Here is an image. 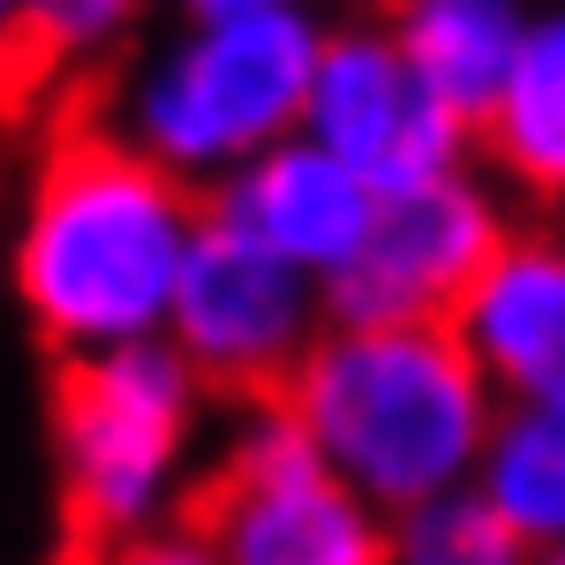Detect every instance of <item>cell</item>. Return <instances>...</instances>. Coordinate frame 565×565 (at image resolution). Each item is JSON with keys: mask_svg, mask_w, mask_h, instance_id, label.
<instances>
[{"mask_svg": "<svg viewBox=\"0 0 565 565\" xmlns=\"http://www.w3.org/2000/svg\"><path fill=\"white\" fill-rule=\"evenodd\" d=\"M196 226V189L159 174L114 129L53 136L15 218L23 317L61 362L167 340L174 279Z\"/></svg>", "mask_w": 565, "mask_h": 565, "instance_id": "cell-1", "label": "cell"}, {"mask_svg": "<svg viewBox=\"0 0 565 565\" xmlns=\"http://www.w3.org/2000/svg\"><path fill=\"white\" fill-rule=\"evenodd\" d=\"M279 407L385 521L468 490L498 423V392L482 385L452 324H324Z\"/></svg>", "mask_w": 565, "mask_h": 565, "instance_id": "cell-2", "label": "cell"}, {"mask_svg": "<svg viewBox=\"0 0 565 565\" xmlns=\"http://www.w3.org/2000/svg\"><path fill=\"white\" fill-rule=\"evenodd\" d=\"M317 45H324V15L309 0L181 23L121 68L114 136L181 189H218L257 151L302 129Z\"/></svg>", "mask_w": 565, "mask_h": 565, "instance_id": "cell-3", "label": "cell"}, {"mask_svg": "<svg viewBox=\"0 0 565 565\" xmlns=\"http://www.w3.org/2000/svg\"><path fill=\"white\" fill-rule=\"evenodd\" d=\"M212 392L167 340L61 362L53 377V468L84 551L151 535L196 498V437Z\"/></svg>", "mask_w": 565, "mask_h": 565, "instance_id": "cell-4", "label": "cell"}, {"mask_svg": "<svg viewBox=\"0 0 565 565\" xmlns=\"http://www.w3.org/2000/svg\"><path fill=\"white\" fill-rule=\"evenodd\" d=\"M181 521L218 565H392V521L309 452L279 399L234 415Z\"/></svg>", "mask_w": 565, "mask_h": 565, "instance_id": "cell-5", "label": "cell"}, {"mask_svg": "<svg viewBox=\"0 0 565 565\" xmlns=\"http://www.w3.org/2000/svg\"><path fill=\"white\" fill-rule=\"evenodd\" d=\"M324 324H332V309L309 271L279 264L249 234L204 212L174 279V309H167V348L189 362L196 385L226 392L242 407L279 399L287 377L302 370V354L324 340Z\"/></svg>", "mask_w": 565, "mask_h": 565, "instance_id": "cell-6", "label": "cell"}, {"mask_svg": "<svg viewBox=\"0 0 565 565\" xmlns=\"http://www.w3.org/2000/svg\"><path fill=\"white\" fill-rule=\"evenodd\" d=\"M302 136L324 143L377 204L407 196V189H430L445 174H468V151H476V129L407 68L392 31L370 15L324 23Z\"/></svg>", "mask_w": 565, "mask_h": 565, "instance_id": "cell-7", "label": "cell"}, {"mask_svg": "<svg viewBox=\"0 0 565 565\" xmlns=\"http://www.w3.org/2000/svg\"><path fill=\"white\" fill-rule=\"evenodd\" d=\"M505 234L513 218L482 174H445L430 189L385 196L354 264L324 279V309L332 324H452L460 295Z\"/></svg>", "mask_w": 565, "mask_h": 565, "instance_id": "cell-8", "label": "cell"}, {"mask_svg": "<svg viewBox=\"0 0 565 565\" xmlns=\"http://www.w3.org/2000/svg\"><path fill=\"white\" fill-rule=\"evenodd\" d=\"M452 340L498 392V407L565 399V226H513L498 242V257L452 309Z\"/></svg>", "mask_w": 565, "mask_h": 565, "instance_id": "cell-9", "label": "cell"}, {"mask_svg": "<svg viewBox=\"0 0 565 565\" xmlns=\"http://www.w3.org/2000/svg\"><path fill=\"white\" fill-rule=\"evenodd\" d=\"M212 218L234 226V234H249L257 249H271L279 264H295V271H309V279L324 287V279H340L354 264L370 218H377V196H370L324 143H309V136L295 129L287 143L257 151L242 174L218 181Z\"/></svg>", "mask_w": 565, "mask_h": 565, "instance_id": "cell-10", "label": "cell"}, {"mask_svg": "<svg viewBox=\"0 0 565 565\" xmlns=\"http://www.w3.org/2000/svg\"><path fill=\"white\" fill-rule=\"evenodd\" d=\"M527 23H535L527 0H399L385 15L407 68L468 129H482V114L498 106V90H505V76H513V61L527 45Z\"/></svg>", "mask_w": 565, "mask_h": 565, "instance_id": "cell-11", "label": "cell"}, {"mask_svg": "<svg viewBox=\"0 0 565 565\" xmlns=\"http://www.w3.org/2000/svg\"><path fill=\"white\" fill-rule=\"evenodd\" d=\"M476 143L490 167L535 204H565V0L527 23V45L498 106L482 114Z\"/></svg>", "mask_w": 565, "mask_h": 565, "instance_id": "cell-12", "label": "cell"}, {"mask_svg": "<svg viewBox=\"0 0 565 565\" xmlns=\"http://www.w3.org/2000/svg\"><path fill=\"white\" fill-rule=\"evenodd\" d=\"M476 498L527 551L565 543V399H513L482 437Z\"/></svg>", "mask_w": 565, "mask_h": 565, "instance_id": "cell-13", "label": "cell"}, {"mask_svg": "<svg viewBox=\"0 0 565 565\" xmlns=\"http://www.w3.org/2000/svg\"><path fill=\"white\" fill-rule=\"evenodd\" d=\"M167 0H23V61L39 68H106L129 53Z\"/></svg>", "mask_w": 565, "mask_h": 565, "instance_id": "cell-14", "label": "cell"}, {"mask_svg": "<svg viewBox=\"0 0 565 565\" xmlns=\"http://www.w3.org/2000/svg\"><path fill=\"white\" fill-rule=\"evenodd\" d=\"M527 558L535 551L482 505L476 482L392 521V565H527Z\"/></svg>", "mask_w": 565, "mask_h": 565, "instance_id": "cell-15", "label": "cell"}, {"mask_svg": "<svg viewBox=\"0 0 565 565\" xmlns=\"http://www.w3.org/2000/svg\"><path fill=\"white\" fill-rule=\"evenodd\" d=\"M84 565H218V558H212V543H204L189 521H167V527H151V535L84 551Z\"/></svg>", "mask_w": 565, "mask_h": 565, "instance_id": "cell-16", "label": "cell"}, {"mask_svg": "<svg viewBox=\"0 0 565 565\" xmlns=\"http://www.w3.org/2000/svg\"><path fill=\"white\" fill-rule=\"evenodd\" d=\"M181 8V23H204V15H257V8H295V0H167Z\"/></svg>", "mask_w": 565, "mask_h": 565, "instance_id": "cell-17", "label": "cell"}, {"mask_svg": "<svg viewBox=\"0 0 565 565\" xmlns=\"http://www.w3.org/2000/svg\"><path fill=\"white\" fill-rule=\"evenodd\" d=\"M0 68H31L23 61V0H0Z\"/></svg>", "mask_w": 565, "mask_h": 565, "instance_id": "cell-18", "label": "cell"}, {"mask_svg": "<svg viewBox=\"0 0 565 565\" xmlns=\"http://www.w3.org/2000/svg\"><path fill=\"white\" fill-rule=\"evenodd\" d=\"M348 8H354V15H370V23H385V15L399 8V0H348Z\"/></svg>", "mask_w": 565, "mask_h": 565, "instance_id": "cell-19", "label": "cell"}, {"mask_svg": "<svg viewBox=\"0 0 565 565\" xmlns=\"http://www.w3.org/2000/svg\"><path fill=\"white\" fill-rule=\"evenodd\" d=\"M527 565H565V543H558V551H535Z\"/></svg>", "mask_w": 565, "mask_h": 565, "instance_id": "cell-20", "label": "cell"}, {"mask_svg": "<svg viewBox=\"0 0 565 565\" xmlns=\"http://www.w3.org/2000/svg\"><path fill=\"white\" fill-rule=\"evenodd\" d=\"M68 565H84V558H68Z\"/></svg>", "mask_w": 565, "mask_h": 565, "instance_id": "cell-21", "label": "cell"}]
</instances>
